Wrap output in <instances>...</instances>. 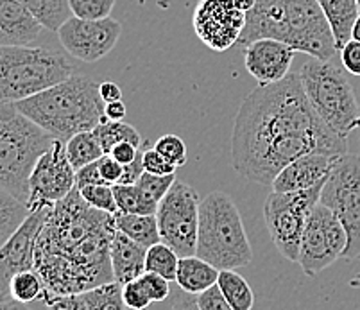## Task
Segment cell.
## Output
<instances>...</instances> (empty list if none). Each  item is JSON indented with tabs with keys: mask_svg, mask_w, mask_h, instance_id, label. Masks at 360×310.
Wrapping results in <instances>:
<instances>
[{
	"mask_svg": "<svg viewBox=\"0 0 360 310\" xmlns=\"http://www.w3.org/2000/svg\"><path fill=\"white\" fill-rule=\"evenodd\" d=\"M310 153L342 156V138L314 112L300 74L258 84L240 104L231 133V162L251 183L271 187L294 160Z\"/></svg>",
	"mask_w": 360,
	"mask_h": 310,
	"instance_id": "cell-1",
	"label": "cell"
},
{
	"mask_svg": "<svg viewBox=\"0 0 360 310\" xmlns=\"http://www.w3.org/2000/svg\"><path fill=\"white\" fill-rule=\"evenodd\" d=\"M115 233V215L91 208L77 187L56 203L34 247V271L45 285L41 303L115 282L111 267Z\"/></svg>",
	"mask_w": 360,
	"mask_h": 310,
	"instance_id": "cell-2",
	"label": "cell"
},
{
	"mask_svg": "<svg viewBox=\"0 0 360 310\" xmlns=\"http://www.w3.org/2000/svg\"><path fill=\"white\" fill-rule=\"evenodd\" d=\"M264 38L281 41L319 61H332L339 52L317 0H257L255 8L245 13L237 45L244 49Z\"/></svg>",
	"mask_w": 360,
	"mask_h": 310,
	"instance_id": "cell-3",
	"label": "cell"
},
{
	"mask_svg": "<svg viewBox=\"0 0 360 310\" xmlns=\"http://www.w3.org/2000/svg\"><path fill=\"white\" fill-rule=\"evenodd\" d=\"M99 84L88 76H72L15 106L56 140L67 143L72 136L94 131L106 120Z\"/></svg>",
	"mask_w": 360,
	"mask_h": 310,
	"instance_id": "cell-4",
	"label": "cell"
},
{
	"mask_svg": "<svg viewBox=\"0 0 360 310\" xmlns=\"http://www.w3.org/2000/svg\"><path fill=\"white\" fill-rule=\"evenodd\" d=\"M54 142L15 104H0V188L27 205L32 171Z\"/></svg>",
	"mask_w": 360,
	"mask_h": 310,
	"instance_id": "cell-5",
	"label": "cell"
},
{
	"mask_svg": "<svg viewBox=\"0 0 360 310\" xmlns=\"http://www.w3.org/2000/svg\"><path fill=\"white\" fill-rule=\"evenodd\" d=\"M195 254L219 271H237L253 260L240 212L224 192H212L201 201Z\"/></svg>",
	"mask_w": 360,
	"mask_h": 310,
	"instance_id": "cell-6",
	"label": "cell"
},
{
	"mask_svg": "<svg viewBox=\"0 0 360 310\" xmlns=\"http://www.w3.org/2000/svg\"><path fill=\"white\" fill-rule=\"evenodd\" d=\"M63 54L32 45H0V104H16L72 77Z\"/></svg>",
	"mask_w": 360,
	"mask_h": 310,
	"instance_id": "cell-7",
	"label": "cell"
},
{
	"mask_svg": "<svg viewBox=\"0 0 360 310\" xmlns=\"http://www.w3.org/2000/svg\"><path fill=\"white\" fill-rule=\"evenodd\" d=\"M314 112L342 138L360 127V101L345 70L333 61L310 58L297 72Z\"/></svg>",
	"mask_w": 360,
	"mask_h": 310,
	"instance_id": "cell-8",
	"label": "cell"
},
{
	"mask_svg": "<svg viewBox=\"0 0 360 310\" xmlns=\"http://www.w3.org/2000/svg\"><path fill=\"white\" fill-rule=\"evenodd\" d=\"M319 205L328 208L345 226L348 235L342 259L360 257V155L337 156L333 167L321 188Z\"/></svg>",
	"mask_w": 360,
	"mask_h": 310,
	"instance_id": "cell-9",
	"label": "cell"
},
{
	"mask_svg": "<svg viewBox=\"0 0 360 310\" xmlns=\"http://www.w3.org/2000/svg\"><path fill=\"white\" fill-rule=\"evenodd\" d=\"M325 185V183H323ZM323 185L301 192H271L265 199L264 219L274 246L281 257L290 262L300 260L301 237L309 223L310 214L319 205Z\"/></svg>",
	"mask_w": 360,
	"mask_h": 310,
	"instance_id": "cell-10",
	"label": "cell"
},
{
	"mask_svg": "<svg viewBox=\"0 0 360 310\" xmlns=\"http://www.w3.org/2000/svg\"><path fill=\"white\" fill-rule=\"evenodd\" d=\"M202 199L191 185L178 181L160 201L158 219L160 239L178 253L179 259L192 257L198 250L199 207Z\"/></svg>",
	"mask_w": 360,
	"mask_h": 310,
	"instance_id": "cell-11",
	"label": "cell"
},
{
	"mask_svg": "<svg viewBox=\"0 0 360 310\" xmlns=\"http://www.w3.org/2000/svg\"><path fill=\"white\" fill-rule=\"evenodd\" d=\"M348 235L339 219L326 207L317 205L310 214L300 246V260L303 273L310 278L317 276L321 271L332 266L335 260L342 259Z\"/></svg>",
	"mask_w": 360,
	"mask_h": 310,
	"instance_id": "cell-12",
	"label": "cell"
},
{
	"mask_svg": "<svg viewBox=\"0 0 360 310\" xmlns=\"http://www.w3.org/2000/svg\"><path fill=\"white\" fill-rule=\"evenodd\" d=\"M75 188V169L68 162L65 142L56 140L38 160L29 179V212L52 208Z\"/></svg>",
	"mask_w": 360,
	"mask_h": 310,
	"instance_id": "cell-13",
	"label": "cell"
},
{
	"mask_svg": "<svg viewBox=\"0 0 360 310\" xmlns=\"http://www.w3.org/2000/svg\"><path fill=\"white\" fill-rule=\"evenodd\" d=\"M122 34V25L115 18L81 20L70 16L58 31L60 44L70 56L83 63H96L113 51Z\"/></svg>",
	"mask_w": 360,
	"mask_h": 310,
	"instance_id": "cell-14",
	"label": "cell"
},
{
	"mask_svg": "<svg viewBox=\"0 0 360 310\" xmlns=\"http://www.w3.org/2000/svg\"><path fill=\"white\" fill-rule=\"evenodd\" d=\"M199 40L214 52H224L238 44L245 25V13L235 0H199L192 15Z\"/></svg>",
	"mask_w": 360,
	"mask_h": 310,
	"instance_id": "cell-15",
	"label": "cell"
},
{
	"mask_svg": "<svg viewBox=\"0 0 360 310\" xmlns=\"http://www.w3.org/2000/svg\"><path fill=\"white\" fill-rule=\"evenodd\" d=\"M51 208L29 212L22 226L0 247V285L8 295L9 282L22 271L34 269V247L38 233L44 226ZM9 296V295H8Z\"/></svg>",
	"mask_w": 360,
	"mask_h": 310,
	"instance_id": "cell-16",
	"label": "cell"
},
{
	"mask_svg": "<svg viewBox=\"0 0 360 310\" xmlns=\"http://www.w3.org/2000/svg\"><path fill=\"white\" fill-rule=\"evenodd\" d=\"M296 51L276 40H257L244 47L245 70L258 81V84H273L285 79L290 74V65Z\"/></svg>",
	"mask_w": 360,
	"mask_h": 310,
	"instance_id": "cell-17",
	"label": "cell"
},
{
	"mask_svg": "<svg viewBox=\"0 0 360 310\" xmlns=\"http://www.w3.org/2000/svg\"><path fill=\"white\" fill-rule=\"evenodd\" d=\"M335 158L337 156L321 155V153H310V155L301 156V158L289 163L274 178L271 188H273V192L289 194V192L309 190L317 185H323L328 178L330 171H332Z\"/></svg>",
	"mask_w": 360,
	"mask_h": 310,
	"instance_id": "cell-18",
	"label": "cell"
},
{
	"mask_svg": "<svg viewBox=\"0 0 360 310\" xmlns=\"http://www.w3.org/2000/svg\"><path fill=\"white\" fill-rule=\"evenodd\" d=\"M44 25L18 0H0V45H31Z\"/></svg>",
	"mask_w": 360,
	"mask_h": 310,
	"instance_id": "cell-19",
	"label": "cell"
},
{
	"mask_svg": "<svg viewBox=\"0 0 360 310\" xmlns=\"http://www.w3.org/2000/svg\"><path fill=\"white\" fill-rule=\"evenodd\" d=\"M146 247L133 243L126 235L117 231L113 243H111V267H113L115 282L126 285V283L139 280L146 273Z\"/></svg>",
	"mask_w": 360,
	"mask_h": 310,
	"instance_id": "cell-20",
	"label": "cell"
},
{
	"mask_svg": "<svg viewBox=\"0 0 360 310\" xmlns=\"http://www.w3.org/2000/svg\"><path fill=\"white\" fill-rule=\"evenodd\" d=\"M219 269L212 264L199 259L198 254L183 257L179 259L178 271H176V282L181 287L183 292L192 296H199L210 287L217 285Z\"/></svg>",
	"mask_w": 360,
	"mask_h": 310,
	"instance_id": "cell-21",
	"label": "cell"
},
{
	"mask_svg": "<svg viewBox=\"0 0 360 310\" xmlns=\"http://www.w3.org/2000/svg\"><path fill=\"white\" fill-rule=\"evenodd\" d=\"M317 4L325 13L333 38H335L337 51H340L352 40L353 25L360 16L359 4L356 0H317Z\"/></svg>",
	"mask_w": 360,
	"mask_h": 310,
	"instance_id": "cell-22",
	"label": "cell"
},
{
	"mask_svg": "<svg viewBox=\"0 0 360 310\" xmlns=\"http://www.w3.org/2000/svg\"><path fill=\"white\" fill-rule=\"evenodd\" d=\"M117 231L124 233L127 239L149 250L150 246L162 243L156 215H135V214H115Z\"/></svg>",
	"mask_w": 360,
	"mask_h": 310,
	"instance_id": "cell-23",
	"label": "cell"
},
{
	"mask_svg": "<svg viewBox=\"0 0 360 310\" xmlns=\"http://www.w3.org/2000/svg\"><path fill=\"white\" fill-rule=\"evenodd\" d=\"M217 287L221 289L222 296L228 299V303L233 306V310H253V290H251L250 283L245 282L244 276L238 275L237 271H219Z\"/></svg>",
	"mask_w": 360,
	"mask_h": 310,
	"instance_id": "cell-24",
	"label": "cell"
},
{
	"mask_svg": "<svg viewBox=\"0 0 360 310\" xmlns=\"http://www.w3.org/2000/svg\"><path fill=\"white\" fill-rule=\"evenodd\" d=\"M49 31L58 32L72 16L70 0H18Z\"/></svg>",
	"mask_w": 360,
	"mask_h": 310,
	"instance_id": "cell-25",
	"label": "cell"
},
{
	"mask_svg": "<svg viewBox=\"0 0 360 310\" xmlns=\"http://www.w3.org/2000/svg\"><path fill=\"white\" fill-rule=\"evenodd\" d=\"M65 149H67L68 162L72 163V167L75 169V172L79 171V169L86 167V165H90V163L99 162L104 156L103 146H101V142L97 140L94 131L79 133V135L72 136L65 143Z\"/></svg>",
	"mask_w": 360,
	"mask_h": 310,
	"instance_id": "cell-26",
	"label": "cell"
},
{
	"mask_svg": "<svg viewBox=\"0 0 360 310\" xmlns=\"http://www.w3.org/2000/svg\"><path fill=\"white\" fill-rule=\"evenodd\" d=\"M29 215L27 205L18 201L8 190L0 188V247L22 226Z\"/></svg>",
	"mask_w": 360,
	"mask_h": 310,
	"instance_id": "cell-27",
	"label": "cell"
},
{
	"mask_svg": "<svg viewBox=\"0 0 360 310\" xmlns=\"http://www.w3.org/2000/svg\"><path fill=\"white\" fill-rule=\"evenodd\" d=\"M94 133H96L97 140H99L101 146H103L104 155H110L111 149L115 148V146H119V143L129 142L133 143V146H136V148H142L143 142L142 135H140L131 124H126L124 120H120V122L104 120L103 124H99V126L94 129Z\"/></svg>",
	"mask_w": 360,
	"mask_h": 310,
	"instance_id": "cell-28",
	"label": "cell"
},
{
	"mask_svg": "<svg viewBox=\"0 0 360 310\" xmlns=\"http://www.w3.org/2000/svg\"><path fill=\"white\" fill-rule=\"evenodd\" d=\"M117 207L120 214L156 215L158 203L147 198L136 185H113Z\"/></svg>",
	"mask_w": 360,
	"mask_h": 310,
	"instance_id": "cell-29",
	"label": "cell"
},
{
	"mask_svg": "<svg viewBox=\"0 0 360 310\" xmlns=\"http://www.w3.org/2000/svg\"><path fill=\"white\" fill-rule=\"evenodd\" d=\"M8 295L11 299L25 303V305H31L32 302H41L45 295L44 280L34 269L22 271V273L13 276L11 282H9Z\"/></svg>",
	"mask_w": 360,
	"mask_h": 310,
	"instance_id": "cell-30",
	"label": "cell"
},
{
	"mask_svg": "<svg viewBox=\"0 0 360 310\" xmlns=\"http://www.w3.org/2000/svg\"><path fill=\"white\" fill-rule=\"evenodd\" d=\"M179 257L172 247L167 244L158 243L147 250L146 257V273H155L163 276L169 282L176 280V271H178Z\"/></svg>",
	"mask_w": 360,
	"mask_h": 310,
	"instance_id": "cell-31",
	"label": "cell"
},
{
	"mask_svg": "<svg viewBox=\"0 0 360 310\" xmlns=\"http://www.w3.org/2000/svg\"><path fill=\"white\" fill-rule=\"evenodd\" d=\"M88 310H127L122 296V285L110 282L83 292Z\"/></svg>",
	"mask_w": 360,
	"mask_h": 310,
	"instance_id": "cell-32",
	"label": "cell"
},
{
	"mask_svg": "<svg viewBox=\"0 0 360 310\" xmlns=\"http://www.w3.org/2000/svg\"><path fill=\"white\" fill-rule=\"evenodd\" d=\"M77 190L91 208L106 212V214H119V207H117L115 194H113L111 185H88V187L77 188Z\"/></svg>",
	"mask_w": 360,
	"mask_h": 310,
	"instance_id": "cell-33",
	"label": "cell"
},
{
	"mask_svg": "<svg viewBox=\"0 0 360 310\" xmlns=\"http://www.w3.org/2000/svg\"><path fill=\"white\" fill-rule=\"evenodd\" d=\"M117 0H70L72 16L81 20H104L110 18Z\"/></svg>",
	"mask_w": 360,
	"mask_h": 310,
	"instance_id": "cell-34",
	"label": "cell"
},
{
	"mask_svg": "<svg viewBox=\"0 0 360 310\" xmlns=\"http://www.w3.org/2000/svg\"><path fill=\"white\" fill-rule=\"evenodd\" d=\"M156 153L163 156L169 163H172L174 167H181L188 160V151H186V143L183 142L181 136L178 135H163L156 140L155 143Z\"/></svg>",
	"mask_w": 360,
	"mask_h": 310,
	"instance_id": "cell-35",
	"label": "cell"
},
{
	"mask_svg": "<svg viewBox=\"0 0 360 310\" xmlns=\"http://www.w3.org/2000/svg\"><path fill=\"white\" fill-rule=\"evenodd\" d=\"M176 183V174L170 176H155L149 174V172H143L142 178L139 179L136 187L143 192L149 199H153L155 203L160 205L163 198L167 195V192L172 188V185Z\"/></svg>",
	"mask_w": 360,
	"mask_h": 310,
	"instance_id": "cell-36",
	"label": "cell"
},
{
	"mask_svg": "<svg viewBox=\"0 0 360 310\" xmlns=\"http://www.w3.org/2000/svg\"><path fill=\"white\" fill-rule=\"evenodd\" d=\"M122 296L124 303H126V306L129 310H146L153 303L149 299V296H147V290L143 287V283L140 282V278L122 285Z\"/></svg>",
	"mask_w": 360,
	"mask_h": 310,
	"instance_id": "cell-37",
	"label": "cell"
},
{
	"mask_svg": "<svg viewBox=\"0 0 360 310\" xmlns=\"http://www.w3.org/2000/svg\"><path fill=\"white\" fill-rule=\"evenodd\" d=\"M140 282L146 287L150 302H165L170 296L169 280H165L163 276L155 275V273H143L140 276Z\"/></svg>",
	"mask_w": 360,
	"mask_h": 310,
	"instance_id": "cell-38",
	"label": "cell"
},
{
	"mask_svg": "<svg viewBox=\"0 0 360 310\" xmlns=\"http://www.w3.org/2000/svg\"><path fill=\"white\" fill-rule=\"evenodd\" d=\"M176 169L178 167L167 162L155 149H143V171L146 172L155 176H170L176 174Z\"/></svg>",
	"mask_w": 360,
	"mask_h": 310,
	"instance_id": "cell-39",
	"label": "cell"
},
{
	"mask_svg": "<svg viewBox=\"0 0 360 310\" xmlns=\"http://www.w3.org/2000/svg\"><path fill=\"white\" fill-rule=\"evenodd\" d=\"M195 299H198L199 310H233V306L222 296L221 289L217 285L210 287L208 290L195 296Z\"/></svg>",
	"mask_w": 360,
	"mask_h": 310,
	"instance_id": "cell-40",
	"label": "cell"
},
{
	"mask_svg": "<svg viewBox=\"0 0 360 310\" xmlns=\"http://www.w3.org/2000/svg\"><path fill=\"white\" fill-rule=\"evenodd\" d=\"M340 63L346 72L352 76L360 77V44L355 40H349L345 47L339 51Z\"/></svg>",
	"mask_w": 360,
	"mask_h": 310,
	"instance_id": "cell-41",
	"label": "cell"
},
{
	"mask_svg": "<svg viewBox=\"0 0 360 310\" xmlns=\"http://www.w3.org/2000/svg\"><path fill=\"white\" fill-rule=\"evenodd\" d=\"M97 165H99V172L103 176L104 183L111 185V187L120 183V179H122L124 174V165H120L115 158H111L110 155H104L97 162Z\"/></svg>",
	"mask_w": 360,
	"mask_h": 310,
	"instance_id": "cell-42",
	"label": "cell"
},
{
	"mask_svg": "<svg viewBox=\"0 0 360 310\" xmlns=\"http://www.w3.org/2000/svg\"><path fill=\"white\" fill-rule=\"evenodd\" d=\"M45 310H88L83 295L58 296L44 303Z\"/></svg>",
	"mask_w": 360,
	"mask_h": 310,
	"instance_id": "cell-43",
	"label": "cell"
},
{
	"mask_svg": "<svg viewBox=\"0 0 360 310\" xmlns=\"http://www.w3.org/2000/svg\"><path fill=\"white\" fill-rule=\"evenodd\" d=\"M88 185H106L99 172L97 162L90 163V165H86V167L79 169V171L75 172V187L83 188L88 187Z\"/></svg>",
	"mask_w": 360,
	"mask_h": 310,
	"instance_id": "cell-44",
	"label": "cell"
},
{
	"mask_svg": "<svg viewBox=\"0 0 360 310\" xmlns=\"http://www.w3.org/2000/svg\"><path fill=\"white\" fill-rule=\"evenodd\" d=\"M140 149L142 148H136V146H133V143L124 142L111 149L110 156L111 158H115L120 165H124V167H126V165H129V163L135 162L136 156L140 155Z\"/></svg>",
	"mask_w": 360,
	"mask_h": 310,
	"instance_id": "cell-45",
	"label": "cell"
},
{
	"mask_svg": "<svg viewBox=\"0 0 360 310\" xmlns=\"http://www.w3.org/2000/svg\"><path fill=\"white\" fill-rule=\"evenodd\" d=\"M143 172H146L143 171V149H140V155L136 156L135 162L124 167V174L119 185H136Z\"/></svg>",
	"mask_w": 360,
	"mask_h": 310,
	"instance_id": "cell-46",
	"label": "cell"
},
{
	"mask_svg": "<svg viewBox=\"0 0 360 310\" xmlns=\"http://www.w3.org/2000/svg\"><path fill=\"white\" fill-rule=\"evenodd\" d=\"M99 92L104 104L122 101V90H120L119 84L113 83V81H103V83L99 84Z\"/></svg>",
	"mask_w": 360,
	"mask_h": 310,
	"instance_id": "cell-47",
	"label": "cell"
},
{
	"mask_svg": "<svg viewBox=\"0 0 360 310\" xmlns=\"http://www.w3.org/2000/svg\"><path fill=\"white\" fill-rule=\"evenodd\" d=\"M127 115L126 104L122 101H117V103H110L104 106V117L106 120H113V122H120L124 120V117Z\"/></svg>",
	"mask_w": 360,
	"mask_h": 310,
	"instance_id": "cell-48",
	"label": "cell"
},
{
	"mask_svg": "<svg viewBox=\"0 0 360 310\" xmlns=\"http://www.w3.org/2000/svg\"><path fill=\"white\" fill-rule=\"evenodd\" d=\"M170 310H199L198 299H195V296L188 295V292H179V295H176V299Z\"/></svg>",
	"mask_w": 360,
	"mask_h": 310,
	"instance_id": "cell-49",
	"label": "cell"
},
{
	"mask_svg": "<svg viewBox=\"0 0 360 310\" xmlns=\"http://www.w3.org/2000/svg\"><path fill=\"white\" fill-rule=\"evenodd\" d=\"M0 310H34L31 305H25V303L15 302V299L8 298L4 302H0Z\"/></svg>",
	"mask_w": 360,
	"mask_h": 310,
	"instance_id": "cell-50",
	"label": "cell"
},
{
	"mask_svg": "<svg viewBox=\"0 0 360 310\" xmlns=\"http://www.w3.org/2000/svg\"><path fill=\"white\" fill-rule=\"evenodd\" d=\"M255 4H257V0H235V6H237L242 13H250L251 9L255 8Z\"/></svg>",
	"mask_w": 360,
	"mask_h": 310,
	"instance_id": "cell-51",
	"label": "cell"
},
{
	"mask_svg": "<svg viewBox=\"0 0 360 310\" xmlns=\"http://www.w3.org/2000/svg\"><path fill=\"white\" fill-rule=\"evenodd\" d=\"M352 40L359 41V44H360V16H359V18H356L355 25H353V31H352Z\"/></svg>",
	"mask_w": 360,
	"mask_h": 310,
	"instance_id": "cell-52",
	"label": "cell"
},
{
	"mask_svg": "<svg viewBox=\"0 0 360 310\" xmlns=\"http://www.w3.org/2000/svg\"><path fill=\"white\" fill-rule=\"evenodd\" d=\"M8 298H9V296L6 295L4 289H2V285H0V302H4V299H8Z\"/></svg>",
	"mask_w": 360,
	"mask_h": 310,
	"instance_id": "cell-53",
	"label": "cell"
},
{
	"mask_svg": "<svg viewBox=\"0 0 360 310\" xmlns=\"http://www.w3.org/2000/svg\"><path fill=\"white\" fill-rule=\"evenodd\" d=\"M359 101H360V97H359ZM359 149H360V127H359Z\"/></svg>",
	"mask_w": 360,
	"mask_h": 310,
	"instance_id": "cell-54",
	"label": "cell"
},
{
	"mask_svg": "<svg viewBox=\"0 0 360 310\" xmlns=\"http://www.w3.org/2000/svg\"><path fill=\"white\" fill-rule=\"evenodd\" d=\"M356 4H359V13H360V0H356Z\"/></svg>",
	"mask_w": 360,
	"mask_h": 310,
	"instance_id": "cell-55",
	"label": "cell"
},
{
	"mask_svg": "<svg viewBox=\"0 0 360 310\" xmlns=\"http://www.w3.org/2000/svg\"><path fill=\"white\" fill-rule=\"evenodd\" d=\"M359 260H360V257H359Z\"/></svg>",
	"mask_w": 360,
	"mask_h": 310,
	"instance_id": "cell-56",
	"label": "cell"
},
{
	"mask_svg": "<svg viewBox=\"0 0 360 310\" xmlns=\"http://www.w3.org/2000/svg\"><path fill=\"white\" fill-rule=\"evenodd\" d=\"M127 310H129V309H127Z\"/></svg>",
	"mask_w": 360,
	"mask_h": 310,
	"instance_id": "cell-57",
	"label": "cell"
}]
</instances>
